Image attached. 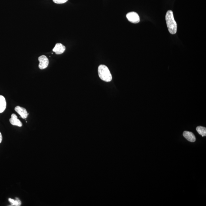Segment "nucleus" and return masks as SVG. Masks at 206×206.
Wrapping results in <instances>:
<instances>
[{
	"instance_id": "4",
	"label": "nucleus",
	"mask_w": 206,
	"mask_h": 206,
	"mask_svg": "<svg viewBox=\"0 0 206 206\" xmlns=\"http://www.w3.org/2000/svg\"><path fill=\"white\" fill-rule=\"evenodd\" d=\"M127 17L130 22L133 24H137L140 21V18L139 15L136 12L133 11L127 14Z\"/></svg>"
},
{
	"instance_id": "12",
	"label": "nucleus",
	"mask_w": 206,
	"mask_h": 206,
	"mask_svg": "<svg viewBox=\"0 0 206 206\" xmlns=\"http://www.w3.org/2000/svg\"><path fill=\"white\" fill-rule=\"evenodd\" d=\"M68 0H53L54 3L57 4H62L65 3Z\"/></svg>"
},
{
	"instance_id": "13",
	"label": "nucleus",
	"mask_w": 206,
	"mask_h": 206,
	"mask_svg": "<svg viewBox=\"0 0 206 206\" xmlns=\"http://www.w3.org/2000/svg\"><path fill=\"white\" fill-rule=\"evenodd\" d=\"M2 134H1V132H0V143L2 142Z\"/></svg>"
},
{
	"instance_id": "2",
	"label": "nucleus",
	"mask_w": 206,
	"mask_h": 206,
	"mask_svg": "<svg viewBox=\"0 0 206 206\" xmlns=\"http://www.w3.org/2000/svg\"><path fill=\"white\" fill-rule=\"evenodd\" d=\"M98 74L99 77L104 82H109L112 79L111 73L107 67L105 65H101L99 67Z\"/></svg>"
},
{
	"instance_id": "6",
	"label": "nucleus",
	"mask_w": 206,
	"mask_h": 206,
	"mask_svg": "<svg viewBox=\"0 0 206 206\" xmlns=\"http://www.w3.org/2000/svg\"><path fill=\"white\" fill-rule=\"evenodd\" d=\"M66 47L64 45L61 43H57L53 49V51L56 54H61L65 51Z\"/></svg>"
},
{
	"instance_id": "8",
	"label": "nucleus",
	"mask_w": 206,
	"mask_h": 206,
	"mask_svg": "<svg viewBox=\"0 0 206 206\" xmlns=\"http://www.w3.org/2000/svg\"><path fill=\"white\" fill-rule=\"evenodd\" d=\"M184 137L191 142H194L196 141V138L194 134L190 131H185L183 133Z\"/></svg>"
},
{
	"instance_id": "11",
	"label": "nucleus",
	"mask_w": 206,
	"mask_h": 206,
	"mask_svg": "<svg viewBox=\"0 0 206 206\" xmlns=\"http://www.w3.org/2000/svg\"><path fill=\"white\" fill-rule=\"evenodd\" d=\"M196 130L197 131L199 134L201 135L202 137L206 136V128L205 127L199 126V127H197Z\"/></svg>"
},
{
	"instance_id": "1",
	"label": "nucleus",
	"mask_w": 206,
	"mask_h": 206,
	"mask_svg": "<svg viewBox=\"0 0 206 206\" xmlns=\"http://www.w3.org/2000/svg\"><path fill=\"white\" fill-rule=\"evenodd\" d=\"M166 21L169 31L171 34H176L177 30V24L174 18L172 10L167 11L166 15Z\"/></svg>"
},
{
	"instance_id": "10",
	"label": "nucleus",
	"mask_w": 206,
	"mask_h": 206,
	"mask_svg": "<svg viewBox=\"0 0 206 206\" xmlns=\"http://www.w3.org/2000/svg\"><path fill=\"white\" fill-rule=\"evenodd\" d=\"M9 201L11 203V206H20L21 205V202L19 198H16V200L9 199Z\"/></svg>"
},
{
	"instance_id": "7",
	"label": "nucleus",
	"mask_w": 206,
	"mask_h": 206,
	"mask_svg": "<svg viewBox=\"0 0 206 206\" xmlns=\"http://www.w3.org/2000/svg\"><path fill=\"white\" fill-rule=\"evenodd\" d=\"M10 123L14 126H17L19 127H21L22 123L18 118L17 116L15 114H12L11 115V118L10 119Z\"/></svg>"
},
{
	"instance_id": "9",
	"label": "nucleus",
	"mask_w": 206,
	"mask_h": 206,
	"mask_svg": "<svg viewBox=\"0 0 206 206\" xmlns=\"http://www.w3.org/2000/svg\"><path fill=\"white\" fill-rule=\"evenodd\" d=\"M6 108V99L3 96L0 95V113H3Z\"/></svg>"
},
{
	"instance_id": "3",
	"label": "nucleus",
	"mask_w": 206,
	"mask_h": 206,
	"mask_svg": "<svg viewBox=\"0 0 206 206\" xmlns=\"http://www.w3.org/2000/svg\"><path fill=\"white\" fill-rule=\"evenodd\" d=\"M38 60L39 62V67L41 69H46L49 65V61L47 57L44 55H41L38 58Z\"/></svg>"
},
{
	"instance_id": "5",
	"label": "nucleus",
	"mask_w": 206,
	"mask_h": 206,
	"mask_svg": "<svg viewBox=\"0 0 206 206\" xmlns=\"http://www.w3.org/2000/svg\"><path fill=\"white\" fill-rule=\"evenodd\" d=\"M15 110L18 114H20L21 117L23 119H25L27 118L28 113L26 109L24 108L18 106L15 107Z\"/></svg>"
}]
</instances>
